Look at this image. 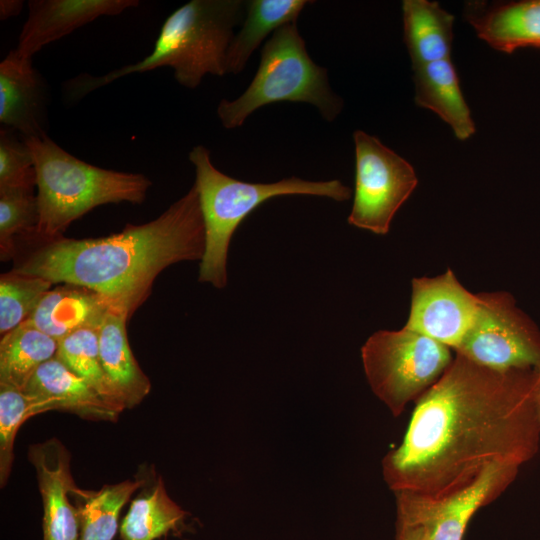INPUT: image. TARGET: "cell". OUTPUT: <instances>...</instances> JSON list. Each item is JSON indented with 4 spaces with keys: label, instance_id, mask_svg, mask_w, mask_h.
<instances>
[{
    "label": "cell",
    "instance_id": "1",
    "mask_svg": "<svg viewBox=\"0 0 540 540\" xmlns=\"http://www.w3.org/2000/svg\"><path fill=\"white\" fill-rule=\"evenodd\" d=\"M537 369L497 371L456 354L416 402L402 442L382 460L394 492L442 496L494 464L522 467L538 453Z\"/></svg>",
    "mask_w": 540,
    "mask_h": 540
},
{
    "label": "cell",
    "instance_id": "2",
    "mask_svg": "<svg viewBox=\"0 0 540 540\" xmlns=\"http://www.w3.org/2000/svg\"><path fill=\"white\" fill-rule=\"evenodd\" d=\"M39 244L16 264L14 272L41 277L53 285L86 287L129 319L166 267L201 261L205 226L199 196L193 185L156 219L128 224L119 233L84 239L62 236Z\"/></svg>",
    "mask_w": 540,
    "mask_h": 540
},
{
    "label": "cell",
    "instance_id": "3",
    "mask_svg": "<svg viewBox=\"0 0 540 540\" xmlns=\"http://www.w3.org/2000/svg\"><path fill=\"white\" fill-rule=\"evenodd\" d=\"M246 2L241 0H192L164 21L154 48L142 60L101 76L78 75L65 84L68 101H78L90 92L134 73L170 67L176 81L190 89L207 74H226V56L240 23Z\"/></svg>",
    "mask_w": 540,
    "mask_h": 540
},
{
    "label": "cell",
    "instance_id": "4",
    "mask_svg": "<svg viewBox=\"0 0 540 540\" xmlns=\"http://www.w3.org/2000/svg\"><path fill=\"white\" fill-rule=\"evenodd\" d=\"M36 174L38 224L31 239L51 241L95 207L141 204L152 186L142 173L104 169L78 159L48 135L24 138Z\"/></svg>",
    "mask_w": 540,
    "mask_h": 540
},
{
    "label": "cell",
    "instance_id": "5",
    "mask_svg": "<svg viewBox=\"0 0 540 540\" xmlns=\"http://www.w3.org/2000/svg\"><path fill=\"white\" fill-rule=\"evenodd\" d=\"M188 158L195 168L194 187L205 226V251L199 281L223 288L227 283V255L233 233L241 222L268 199L284 195H313L345 201L351 189L339 180L308 181L297 177L273 183H249L219 171L209 150L197 145Z\"/></svg>",
    "mask_w": 540,
    "mask_h": 540
},
{
    "label": "cell",
    "instance_id": "6",
    "mask_svg": "<svg viewBox=\"0 0 540 540\" xmlns=\"http://www.w3.org/2000/svg\"><path fill=\"white\" fill-rule=\"evenodd\" d=\"M279 102L315 106L327 121L342 111L343 100L330 88L327 70L314 63L296 23L277 29L261 50L260 63L247 89L236 99H222L217 115L223 127H240L257 109Z\"/></svg>",
    "mask_w": 540,
    "mask_h": 540
},
{
    "label": "cell",
    "instance_id": "7",
    "mask_svg": "<svg viewBox=\"0 0 540 540\" xmlns=\"http://www.w3.org/2000/svg\"><path fill=\"white\" fill-rule=\"evenodd\" d=\"M361 358L373 393L394 417L417 402L454 359L449 347L405 327L372 334L361 348Z\"/></svg>",
    "mask_w": 540,
    "mask_h": 540
},
{
    "label": "cell",
    "instance_id": "8",
    "mask_svg": "<svg viewBox=\"0 0 540 540\" xmlns=\"http://www.w3.org/2000/svg\"><path fill=\"white\" fill-rule=\"evenodd\" d=\"M470 330L454 350L481 366L509 371L540 367V330L507 292L478 293Z\"/></svg>",
    "mask_w": 540,
    "mask_h": 540
},
{
    "label": "cell",
    "instance_id": "9",
    "mask_svg": "<svg viewBox=\"0 0 540 540\" xmlns=\"http://www.w3.org/2000/svg\"><path fill=\"white\" fill-rule=\"evenodd\" d=\"M355 144L354 200L348 223L385 235L391 221L418 183L412 165L361 130L353 133Z\"/></svg>",
    "mask_w": 540,
    "mask_h": 540
},
{
    "label": "cell",
    "instance_id": "10",
    "mask_svg": "<svg viewBox=\"0 0 540 540\" xmlns=\"http://www.w3.org/2000/svg\"><path fill=\"white\" fill-rule=\"evenodd\" d=\"M520 469L494 463L472 483L438 497L397 492V519L421 526L426 540H462L473 515L505 492Z\"/></svg>",
    "mask_w": 540,
    "mask_h": 540
},
{
    "label": "cell",
    "instance_id": "11",
    "mask_svg": "<svg viewBox=\"0 0 540 540\" xmlns=\"http://www.w3.org/2000/svg\"><path fill=\"white\" fill-rule=\"evenodd\" d=\"M478 307V294L468 291L451 269L436 277L413 278L404 327L455 350L473 325Z\"/></svg>",
    "mask_w": 540,
    "mask_h": 540
},
{
    "label": "cell",
    "instance_id": "12",
    "mask_svg": "<svg viewBox=\"0 0 540 540\" xmlns=\"http://www.w3.org/2000/svg\"><path fill=\"white\" fill-rule=\"evenodd\" d=\"M43 502V540H79L77 509L69 494L76 487L70 471V454L57 439L29 447Z\"/></svg>",
    "mask_w": 540,
    "mask_h": 540
},
{
    "label": "cell",
    "instance_id": "13",
    "mask_svg": "<svg viewBox=\"0 0 540 540\" xmlns=\"http://www.w3.org/2000/svg\"><path fill=\"white\" fill-rule=\"evenodd\" d=\"M138 0H30L16 50L32 58L46 45L102 16L139 6Z\"/></svg>",
    "mask_w": 540,
    "mask_h": 540
},
{
    "label": "cell",
    "instance_id": "14",
    "mask_svg": "<svg viewBox=\"0 0 540 540\" xmlns=\"http://www.w3.org/2000/svg\"><path fill=\"white\" fill-rule=\"evenodd\" d=\"M47 85L16 48L0 63V122L23 138L47 135Z\"/></svg>",
    "mask_w": 540,
    "mask_h": 540
},
{
    "label": "cell",
    "instance_id": "15",
    "mask_svg": "<svg viewBox=\"0 0 540 540\" xmlns=\"http://www.w3.org/2000/svg\"><path fill=\"white\" fill-rule=\"evenodd\" d=\"M464 17L477 36L498 51L540 48V0L470 2L465 5Z\"/></svg>",
    "mask_w": 540,
    "mask_h": 540
},
{
    "label": "cell",
    "instance_id": "16",
    "mask_svg": "<svg viewBox=\"0 0 540 540\" xmlns=\"http://www.w3.org/2000/svg\"><path fill=\"white\" fill-rule=\"evenodd\" d=\"M110 309L98 293L79 285L61 283L51 288L29 321L58 342L86 328H99Z\"/></svg>",
    "mask_w": 540,
    "mask_h": 540
},
{
    "label": "cell",
    "instance_id": "17",
    "mask_svg": "<svg viewBox=\"0 0 540 540\" xmlns=\"http://www.w3.org/2000/svg\"><path fill=\"white\" fill-rule=\"evenodd\" d=\"M413 70L415 103L436 113L459 140L470 138L475 133V123L451 58L414 67Z\"/></svg>",
    "mask_w": 540,
    "mask_h": 540
},
{
    "label": "cell",
    "instance_id": "18",
    "mask_svg": "<svg viewBox=\"0 0 540 540\" xmlns=\"http://www.w3.org/2000/svg\"><path fill=\"white\" fill-rule=\"evenodd\" d=\"M128 318L109 309L98 330V348L103 370L125 408L138 405L150 392L151 383L129 346Z\"/></svg>",
    "mask_w": 540,
    "mask_h": 540
},
{
    "label": "cell",
    "instance_id": "19",
    "mask_svg": "<svg viewBox=\"0 0 540 540\" xmlns=\"http://www.w3.org/2000/svg\"><path fill=\"white\" fill-rule=\"evenodd\" d=\"M24 391L52 400L58 410L83 418L115 421L121 413L56 356L37 369Z\"/></svg>",
    "mask_w": 540,
    "mask_h": 540
},
{
    "label": "cell",
    "instance_id": "20",
    "mask_svg": "<svg viewBox=\"0 0 540 540\" xmlns=\"http://www.w3.org/2000/svg\"><path fill=\"white\" fill-rule=\"evenodd\" d=\"M404 42L412 67L450 58L454 16L437 2L405 0L402 3Z\"/></svg>",
    "mask_w": 540,
    "mask_h": 540
},
{
    "label": "cell",
    "instance_id": "21",
    "mask_svg": "<svg viewBox=\"0 0 540 540\" xmlns=\"http://www.w3.org/2000/svg\"><path fill=\"white\" fill-rule=\"evenodd\" d=\"M310 3L307 0L246 1V18L227 50L226 74L240 73L265 37L286 24L296 23Z\"/></svg>",
    "mask_w": 540,
    "mask_h": 540
},
{
    "label": "cell",
    "instance_id": "22",
    "mask_svg": "<svg viewBox=\"0 0 540 540\" xmlns=\"http://www.w3.org/2000/svg\"><path fill=\"white\" fill-rule=\"evenodd\" d=\"M58 341L29 320L2 335L0 385L24 390L37 369L54 358Z\"/></svg>",
    "mask_w": 540,
    "mask_h": 540
},
{
    "label": "cell",
    "instance_id": "23",
    "mask_svg": "<svg viewBox=\"0 0 540 540\" xmlns=\"http://www.w3.org/2000/svg\"><path fill=\"white\" fill-rule=\"evenodd\" d=\"M141 484V480H125L105 485L98 491L75 487L72 495L82 503L77 509L79 540H112L118 528L122 507Z\"/></svg>",
    "mask_w": 540,
    "mask_h": 540
},
{
    "label": "cell",
    "instance_id": "24",
    "mask_svg": "<svg viewBox=\"0 0 540 540\" xmlns=\"http://www.w3.org/2000/svg\"><path fill=\"white\" fill-rule=\"evenodd\" d=\"M185 511L167 494L161 480L136 497L120 527L122 540H155L176 529Z\"/></svg>",
    "mask_w": 540,
    "mask_h": 540
},
{
    "label": "cell",
    "instance_id": "25",
    "mask_svg": "<svg viewBox=\"0 0 540 540\" xmlns=\"http://www.w3.org/2000/svg\"><path fill=\"white\" fill-rule=\"evenodd\" d=\"M99 328L78 330L58 342L56 357L84 379L107 403L122 412L125 408L113 390L101 364Z\"/></svg>",
    "mask_w": 540,
    "mask_h": 540
},
{
    "label": "cell",
    "instance_id": "26",
    "mask_svg": "<svg viewBox=\"0 0 540 540\" xmlns=\"http://www.w3.org/2000/svg\"><path fill=\"white\" fill-rule=\"evenodd\" d=\"M58 410L49 399L0 385V481L3 487L13 464L14 441L20 426L30 417Z\"/></svg>",
    "mask_w": 540,
    "mask_h": 540
},
{
    "label": "cell",
    "instance_id": "27",
    "mask_svg": "<svg viewBox=\"0 0 540 540\" xmlns=\"http://www.w3.org/2000/svg\"><path fill=\"white\" fill-rule=\"evenodd\" d=\"M36 186L0 188V255L7 261L16 253L19 237L31 239L38 224Z\"/></svg>",
    "mask_w": 540,
    "mask_h": 540
},
{
    "label": "cell",
    "instance_id": "28",
    "mask_svg": "<svg viewBox=\"0 0 540 540\" xmlns=\"http://www.w3.org/2000/svg\"><path fill=\"white\" fill-rule=\"evenodd\" d=\"M52 283L41 277L11 270L0 278L1 336L29 319Z\"/></svg>",
    "mask_w": 540,
    "mask_h": 540
},
{
    "label": "cell",
    "instance_id": "29",
    "mask_svg": "<svg viewBox=\"0 0 540 540\" xmlns=\"http://www.w3.org/2000/svg\"><path fill=\"white\" fill-rule=\"evenodd\" d=\"M36 186L31 152L23 137L15 130H0V188Z\"/></svg>",
    "mask_w": 540,
    "mask_h": 540
},
{
    "label": "cell",
    "instance_id": "30",
    "mask_svg": "<svg viewBox=\"0 0 540 540\" xmlns=\"http://www.w3.org/2000/svg\"><path fill=\"white\" fill-rule=\"evenodd\" d=\"M395 540H426V534L421 526L397 519Z\"/></svg>",
    "mask_w": 540,
    "mask_h": 540
},
{
    "label": "cell",
    "instance_id": "31",
    "mask_svg": "<svg viewBox=\"0 0 540 540\" xmlns=\"http://www.w3.org/2000/svg\"><path fill=\"white\" fill-rule=\"evenodd\" d=\"M24 1L22 0H1L0 19L2 21L19 15L22 11Z\"/></svg>",
    "mask_w": 540,
    "mask_h": 540
},
{
    "label": "cell",
    "instance_id": "32",
    "mask_svg": "<svg viewBox=\"0 0 540 540\" xmlns=\"http://www.w3.org/2000/svg\"><path fill=\"white\" fill-rule=\"evenodd\" d=\"M535 403H536V410L540 422V367L537 368V381H536V389H535Z\"/></svg>",
    "mask_w": 540,
    "mask_h": 540
}]
</instances>
